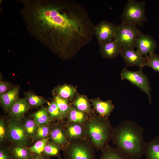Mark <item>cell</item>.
I'll return each mask as SVG.
<instances>
[{
	"label": "cell",
	"instance_id": "e575fe53",
	"mask_svg": "<svg viewBox=\"0 0 159 159\" xmlns=\"http://www.w3.org/2000/svg\"><path fill=\"white\" fill-rule=\"evenodd\" d=\"M8 84L0 80V94L1 95L6 92L9 88Z\"/></svg>",
	"mask_w": 159,
	"mask_h": 159
},
{
	"label": "cell",
	"instance_id": "d6986e66",
	"mask_svg": "<svg viewBox=\"0 0 159 159\" xmlns=\"http://www.w3.org/2000/svg\"><path fill=\"white\" fill-rule=\"evenodd\" d=\"M101 150L100 159H128L117 148L112 147L109 144Z\"/></svg>",
	"mask_w": 159,
	"mask_h": 159
},
{
	"label": "cell",
	"instance_id": "d6a6232c",
	"mask_svg": "<svg viewBox=\"0 0 159 159\" xmlns=\"http://www.w3.org/2000/svg\"><path fill=\"white\" fill-rule=\"evenodd\" d=\"M5 123L3 120L1 119L0 121V140L3 141L6 138L8 133Z\"/></svg>",
	"mask_w": 159,
	"mask_h": 159
},
{
	"label": "cell",
	"instance_id": "f546056e",
	"mask_svg": "<svg viewBox=\"0 0 159 159\" xmlns=\"http://www.w3.org/2000/svg\"><path fill=\"white\" fill-rule=\"evenodd\" d=\"M23 126L27 136H35L38 125L34 120H27Z\"/></svg>",
	"mask_w": 159,
	"mask_h": 159
},
{
	"label": "cell",
	"instance_id": "30bf717a",
	"mask_svg": "<svg viewBox=\"0 0 159 159\" xmlns=\"http://www.w3.org/2000/svg\"><path fill=\"white\" fill-rule=\"evenodd\" d=\"M135 47L141 56H145L153 53L157 47L156 42L150 35L140 33L136 41Z\"/></svg>",
	"mask_w": 159,
	"mask_h": 159
},
{
	"label": "cell",
	"instance_id": "9a60e30c",
	"mask_svg": "<svg viewBox=\"0 0 159 159\" xmlns=\"http://www.w3.org/2000/svg\"><path fill=\"white\" fill-rule=\"evenodd\" d=\"M96 111L102 117L108 118L112 112L114 106L111 100L102 101L99 99L90 100Z\"/></svg>",
	"mask_w": 159,
	"mask_h": 159
},
{
	"label": "cell",
	"instance_id": "6da1fadb",
	"mask_svg": "<svg viewBox=\"0 0 159 159\" xmlns=\"http://www.w3.org/2000/svg\"><path fill=\"white\" fill-rule=\"evenodd\" d=\"M28 32L60 58L74 56L92 40L95 26L81 4L73 0H19Z\"/></svg>",
	"mask_w": 159,
	"mask_h": 159
},
{
	"label": "cell",
	"instance_id": "d4e9b609",
	"mask_svg": "<svg viewBox=\"0 0 159 159\" xmlns=\"http://www.w3.org/2000/svg\"><path fill=\"white\" fill-rule=\"evenodd\" d=\"M54 98L59 109L61 119L67 117L71 108V106L68 104V100L56 95L54 96Z\"/></svg>",
	"mask_w": 159,
	"mask_h": 159
},
{
	"label": "cell",
	"instance_id": "f1b7e54d",
	"mask_svg": "<svg viewBox=\"0 0 159 159\" xmlns=\"http://www.w3.org/2000/svg\"><path fill=\"white\" fill-rule=\"evenodd\" d=\"M26 98L30 106L38 107L45 102L44 99L34 94L27 92L25 94Z\"/></svg>",
	"mask_w": 159,
	"mask_h": 159
},
{
	"label": "cell",
	"instance_id": "52a82bcc",
	"mask_svg": "<svg viewBox=\"0 0 159 159\" xmlns=\"http://www.w3.org/2000/svg\"><path fill=\"white\" fill-rule=\"evenodd\" d=\"M142 68L139 71H130L124 68L120 73L122 80H126L140 88L147 95L149 101L151 104V88L149 79L147 75L144 74Z\"/></svg>",
	"mask_w": 159,
	"mask_h": 159
},
{
	"label": "cell",
	"instance_id": "8fae6325",
	"mask_svg": "<svg viewBox=\"0 0 159 159\" xmlns=\"http://www.w3.org/2000/svg\"><path fill=\"white\" fill-rule=\"evenodd\" d=\"M18 121L12 120L9 122L8 133L10 139L17 145L25 144L27 141V136L23 125Z\"/></svg>",
	"mask_w": 159,
	"mask_h": 159
},
{
	"label": "cell",
	"instance_id": "cb8c5ba5",
	"mask_svg": "<svg viewBox=\"0 0 159 159\" xmlns=\"http://www.w3.org/2000/svg\"><path fill=\"white\" fill-rule=\"evenodd\" d=\"M32 117L38 126L45 125L50 120L47 109L43 107L34 113Z\"/></svg>",
	"mask_w": 159,
	"mask_h": 159
},
{
	"label": "cell",
	"instance_id": "7c38bea8",
	"mask_svg": "<svg viewBox=\"0 0 159 159\" xmlns=\"http://www.w3.org/2000/svg\"><path fill=\"white\" fill-rule=\"evenodd\" d=\"M65 131L69 143L75 140L87 138L85 124L68 122Z\"/></svg>",
	"mask_w": 159,
	"mask_h": 159
},
{
	"label": "cell",
	"instance_id": "484cf974",
	"mask_svg": "<svg viewBox=\"0 0 159 159\" xmlns=\"http://www.w3.org/2000/svg\"><path fill=\"white\" fill-rule=\"evenodd\" d=\"M145 66H148L159 73V55L154 53L145 57Z\"/></svg>",
	"mask_w": 159,
	"mask_h": 159
},
{
	"label": "cell",
	"instance_id": "8992f818",
	"mask_svg": "<svg viewBox=\"0 0 159 159\" xmlns=\"http://www.w3.org/2000/svg\"><path fill=\"white\" fill-rule=\"evenodd\" d=\"M141 32L136 25L122 21L117 26L113 40L122 47L134 48L137 38Z\"/></svg>",
	"mask_w": 159,
	"mask_h": 159
},
{
	"label": "cell",
	"instance_id": "44dd1931",
	"mask_svg": "<svg viewBox=\"0 0 159 159\" xmlns=\"http://www.w3.org/2000/svg\"><path fill=\"white\" fill-rule=\"evenodd\" d=\"M72 104L79 110L91 115L92 113L91 105L87 97L84 95L77 96Z\"/></svg>",
	"mask_w": 159,
	"mask_h": 159
},
{
	"label": "cell",
	"instance_id": "836d02e7",
	"mask_svg": "<svg viewBox=\"0 0 159 159\" xmlns=\"http://www.w3.org/2000/svg\"><path fill=\"white\" fill-rule=\"evenodd\" d=\"M0 159H13L9 152L4 149L0 150Z\"/></svg>",
	"mask_w": 159,
	"mask_h": 159
},
{
	"label": "cell",
	"instance_id": "ba28073f",
	"mask_svg": "<svg viewBox=\"0 0 159 159\" xmlns=\"http://www.w3.org/2000/svg\"><path fill=\"white\" fill-rule=\"evenodd\" d=\"M117 26L106 20H102L95 26V35L99 44L113 39Z\"/></svg>",
	"mask_w": 159,
	"mask_h": 159
},
{
	"label": "cell",
	"instance_id": "d590c367",
	"mask_svg": "<svg viewBox=\"0 0 159 159\" xmlns=\"http://www.w3.org/2000/svg\"><path fill=\"white\" fill-rule=\"evenodd\" d=\"M48 157L42 154L40 155H37L33 154L32 157L31 159H49Z\"/></svg>",
	"mask_w": 159,
	"mask_h": 159
},
{
	"label": "cell",
	"instance_id": "e0dca14e",
	"mask_svg": "<svg viewBox=\"0 0 159 159\" xmlns=\"http://www.w3.org/2000/svg\"><path fill=\"white\" fill-rule=\"evenodd\" d=\"M50 136L53 142L60 148L65 149L69 143L66 131L59 126H56L52 128Z\"/></svg>",
	"mask_w": 159,
	"mask_h": 159
},
{
	"label": "cell",
	"instance_id": "7a4b0ae2",
	"mask_svg": "<svg viewBox=\"0 0 159 159\" xmlns=\"http://www.w3.org/2000/svg\"><path fill=\"white\" fill-rule=\"evenodd\" d=\"M144 131L137 122L124 120L114 128L111 140L128 159H140L146 143Z\"/></svg>",
	"mask_w": 159,
	"mask_h": 159
},
{
	"label": "cell",
	"instance_id": "5b68a950",
	"mask_svg": "<svg viewBox=\"0 0 159 159\" xmlns=\"http://www.w3.org/2000/svg\"><path fill=\"white\" fill-rule=\"evenodd\" d=\"M65 148V159H95L93 147L87 138L69 143Z\"/></svg>",
	"mask_w": 159,
	"mask_h": 159
},
{
	"label": "cell",
	"instance_id": "83f0119b",
	"mask_svg": "<svg viewBox=\"0 0 159 159\" xmlns=\"http://www.w3.org/2000/svg\"><path fill=\"white\" fill-rule=\"evenodd\" d=\"M60 148L55 144L48 142L43 152V155L48 157L58 156Z\"/></svg>",
	"mask_w": 159,
	"mask_h": 159
},
{
	"label": "cell",
	"instance_id": "4fadbf2b",
	"mask_svg": "<svg viewBox=\"0 0 159 159\" xmlns=\"http://www.w3.org/2000/svg\"><path fill=\"white\" fill-rule=\"evenodd\" d=\"M30 105L26 98L18 99L10 110L9 115L13 120L19 121L24 117Z\"/></svg>",
	"mask_w": 159,
	"mask_h": 159
},
{
	"label": "cell",
	"instance_id": "5bb4252c",
	"mask_svg": "<svg viewBox=\"0 0 159 159\" xmlns=\"http://www.w3.org/2000/svg\"><path fill=\"white\" fill-rule=\"evenodd\" d=\"M100 46V51L102 56L104 58L110 59L115 58L120 54L122 48L112 40Z\"/></svg>",
	"mask_w": 159,
	"mask_h": 159
},
{
	"label": "cell",
	"instance_id": "8d00e7d4",
	"mask_svg": "<svg viewBox=\"0 0 159 159\" xmlns=\"http://www.w3.org/2000/svg\"></svg>",
	"mask_w": 159,
	"mask_h": 159
},
{
	"label": "cell",
	"instance_id": "ac0fdd59",
	"mask_svg": "<svg viewBox=\"0 0 159 159\" xmlns=\"http://www.w3.org/2000/svg\"><path fill=\"white\" fill-rule=\"evenodd\" d=\"M144 154L146 159H159V136L146 143Z\"/></svg>",
	"mask_w": 159,
	"mask_h": 159
},
{
	"label": "cell",
	"instance_id": "277c9868",
	"mask_svg": "<svg viewBox=\"0 0 159 159\" xmlns=\"http://www.w3.org/2000/svg\"><path fill=\"white\" fill-rule=\"evenodd\" d=\"M146 5L144 1L127 0L121 16L122 21L142 27L144 21L147 20L145 13Z\"/></svg>",
	"mask_w": 159,
	"mask_h": 159
},
{
	"label": "cell",
	"instance_id": "9c48e42d",
	"mask_svg": "<svg viewBox=\"0 0 159 159\" xmlns=\"http://www.w3.org/2000/svg\"><path fill=\"white\" fill-rule=\"evenodd\" d=\"M120 54L124 59L126 67L137 66L143 68L145 67V59L134 48L123 47Z\"/></svg>",
	"mask_w": 159,
	"mask_h": 159
},
{
	"label": "cell",
	"instance_id": "ffe728a7",
	"mask_svg": "<svg viewBox=\"0 0 159 159\" xmlns=\"http://www.w3.org/2000/svg\"><path fill=\"white\" fill-rule=\"evenodd\" d=\"M9 152L13 159H31L33 155L29 148L22 145L14 146Z\"/></svg>",
	"mask_w": 159,
	"mask_h": 159
},
{
	"label": "cell",
	"instance_id": "7402d4cb",
	"mask_svg": "<svg viewBox=\"0 0 159 159\" xmlns=\"http://www.w3.org/2000/svg\"><path fill=\"white\" fill-rule=\"evenodd\" d=\"M54 92L56 96L68 100H71L76 93V90L73 86L64 85L56 87Z\"/></svg>",
	"mask_w": 159,
	"mask_h": 159
},
{
	"label": "cell",
	"instance_id": "3957f363",
	"mask_svg": "<svg viewBox=\"0 0 159 159\" xmlns=\"http://www.w3.org/2000/svg\"><path fill=\"white\" fill-rule=\"evenodd\" d=\"M85 125L87 138L97 150H101L111 140L114 128L108 118L91 115Z\"/></svg>",
	"mask_w": 159,
	"mask_h": 159
},
{
	"label": "cell",
	"instance_id": "2e32d148",
	"mask_svg": "<svg viewBox=\"0 0 159 159\" xmlns=\"http://www.w3.org/2000/svg\"><path fill=\"white\" fill-rule=\"evenodd\" d=\"M19 92L18 87H15L6 92L0 95V103L6 112L10 111L19 99Z\"/></svg>",
	"mask_w": 159,
	"mask_h": 159
},
{
	"label": "cell",
	"instance_id": "1f68e13d",
	"mask_svg": "<svg viewBox=\"0 0 159 159\" xmlns=\"http://www.w3.org/2000/svg\"><path fill=\"white\" fill-rule=\"evenodd\" d=\"M49 129L47 126H38L35 136L39 140L46 138L49 134Z\"/></svg>",
	"mask_w": 159,
	"mask_h": 159
},
{
	"label": "cell",
	"instance_id": "4316f807",
	"mask_svg": "<svg viewBox=\"0 0 159 159\" xmlns=\"http://www.w3.org/2000/svg\"><path fill=\"white\" fill-rule=\"evenodd\" d=\"M48 138H46L39 140L29 148V149L32 153L36 155L43 154L44 150L48 142Z\"/></svg>",
	"mask_w": 159,
	"mask_h": 159
},
{
	"label": "cell",
	"instance_id": "603a6c76",
	"mask_svg": "<svg viewBox=\"0 0 159 159\" xmlns=\"http://www.w3.org/2000/svg\"><path fill=\"white\" fill-rule=\"evenodd\" d=\"M88 115L73 106H71L67 117L68 122H74L85 124L88 118Z\"/></svg>",
	"mask_w": 159,
	"mask_h": 159
},
{
	"label": "cell",
	"instance_id": "4dcf8cb0",
	"mask_svg": "<svg viewBox=\"0 0 159 159\" xmlns=\"http://www.w3.org/2000/svg\"><path fill=\"white\" fill-rule=\"evenodd\" d=\"M48 111L50 120L61 119L59 109L56 102L52 101L48 103Z\"/></svg>",
	"mask_w": 159,
	"mask_h": 159
}]
</instances>
